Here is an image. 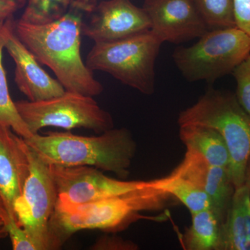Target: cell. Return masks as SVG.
Wrapping results in <instances>:
<instances>
[{"instance_id":"10","label":"cell","mask_w":250,"mask_h":250,"mask_svg":"<svg viewBox=\"0 0 250 250\" xmlns=\"http://www.w3.org/2000/svg\"><path fill=\"white\" fill-rule=\"evenodd\" d=\"M89 22L82 24V35L95 42L121 40L150 30L143 8L131 0H106L94 6Z\"/></svg>"},{"instance_id":"17","label":"cell","mask_w":250,"mask_h":250,"mask_svg":"<svg viewBox=\"0 0 250 250\" xmlns=\"http://www.w3.org/2000/svg\"><path fill=\"white\" fill-rule=\"evenodd\" d=\"M192 223L182 236L187 250H223V225L210 208L191 214Z\"/></svg>"},{"instance_id":"23","label":"cell","mask_w":250,"mask_h":250,"mask_svg":"<svg viewBox=\"0 0 250 250\" xmlns=\"http://www.w3.org/2000/svg\"><path fill=\"white\" fill-rule=\"evenodd\" d=\"M4 225L11 239L14 250H36L27 233L18 223V219L8 213Z\"/></svg>"},{"instance_id":"21","label":"cell","mask_w":250,"mask_h":250,"mask_svg":"<svg viewBox=\"0 0 250 250\" xmlns=\"http://www.w3.org/2000/svg\"><path fill=\"white\" fill-rule=\"evenodd\" d=\"M73 0H27L20 18L31 24H45L62 17L69 10Z\"/></svg>"},{"instance_id":"8","label":"cell","mask_w":250,"mask_h":250,"mask_svg":"<svg viewBox=\"0 0 250 250\" xmlns=\"http://www.w3.org/2000/svg\"><path fill=\"white\" fill-rule=\"evenodd\" d=\"M28 147L30 170L22 194L15 202V214L36 250H54L49 222L55 209L58 192L49 166Z\"/></svg>"},{"instance_id":"15","label":"cell","mask_w":250,"mask_h":250,"mask_svg":"<svg viewBox=\"0 0 250 250\" xmlns=\"http://www.w3.org/2000/svg\"><path fill=\"white\" fill-rule=\"evenodd\" d=\"M223 250H250V194L246 184L235 189L223 225Z\"/></svg>"},{"instance_id":"2","label":"cell","mask_w":250,"mask_h":250,"mask_svg":"<svg viewBox=\"0 0 250 250\" xmlns=\"http://www.w3.org/2000/svg\"><path fill=\"white\" fill-rule=\"evenodd\" d=\"M47 165L90 166L126 179L136 155V141L126 128L111 129L98 136L48 131L24 139Z\"/></svg>"},{"instance_id":"27","label":"cell","mask_w":250,"mask_h":250,"mask_svg":"<svg viewBox=\"0 0 250 250\" xmlns=\"http://www.w3.org/2000/svg\"><path fill=\"white\" fill-rule=\"evenodd\" d=\"M94 1L95 0H75L72 5L77 9H80L81 11L88 12V11H92L95 6Z\"/></svg>"},{"instance_id":"3","label":"cell","mask_w":250,"mask_h":250,"mask_svg":"<svg viewBox=\"0 0 250 250\" xmlns=\"http://www.w3.org/2000/svg\"><path fill=\"white\" fill-rule=\"evenodd\" d=\"M179 126L200 125L223 136L230 156L229 172L235 188L246 182L250 159V115L231 92L208 88L196 103L180 112Z\"/></svg>"},{"instance_id":"14","label":"cell","mask_w":250,"mask_h":250,"mask_svg":"<svg viewBox=\"0 0 250 250\" xmlns=\"http://www.w3.org/2000/svg\"><path fill=\"white\" fill-rule=\"evenodd\" d=\"M30 170L29 147L24 138L0 125V197L8 213L15 214V202L22 194Z\"/></svg>"},{"instance_id":"7","label":"cell","mask_w":250,"mask_h":250,"mask_svg":"<svg viewBox=\"0 0 250 250\" xmlns=\"http://www.w3.org/2000/svg\"><path fill=\"white\" fill-rule=\"evenodd\" d=\"M94 97L67 91L59 96L31 102H15L20 115L33 135L47 126L70 130L85 128L101 134L114 126L111 113L99 106Z\"/></svg>"},{"instance_id":"18","label":"cell","mask_w":250,"mask_h":250,"mask_svg":"<svg viewBox=\"0 0 250 250\" xmlns=\"http://www.w3.org/2000/svg\"><path fill=\"white\" fill-rule=\"evenodd\" d=\"M148 186L176 197L190 211V215L210 208L208 195L200 187L183 177L169 174L167 177L148 181Z\"/></svg>"},{"instance_id":"12","label":"cell","mask_w":250,"mask_h":250,"mask_svg":"<svg viewBox=\"0 0 250 250\" xmlns=\"http://www.w3.org/2000/svg\"><path fill=\"white\" fill-rule=\"evenodd\" d=\"M1 31L4 36V49L16 65L15 82L29 101L48 100L65 93L59 80L49 76L35 56L20 40L15 32L14 20L6 22Z\"/></svg>"},{"instance_id":"20","label":"cell","mask_w":250,"mask_h":250,"mask_svg":"<svg viewBox=\"0 0 250 250\" xmlns=\"http://www.w3.org/2000/svg\"><path fill=\"white\" fill-rule=\"evenodd\" d=\"M208 30L236 27L233 0H190Z\"/></svg>"},{"instance_id":"4","label":"cell","mask_w":250,"mask_h":250,"mask_svg":"<svg viewBox=\"0 0 250 250\" xmlns=\"http://www.w3.org/2000/svg\"><path fill=\"white\" fill-rule=\"evenodd\" d=\"M156 199L147 188L84 204L57 199L49 222L54 250L74 233L83 230L114 231L134 220L138 212L155 208Z\"/></svg>"},{"instance_id":"13","label":"cell","mask_w":250,"mask_h":250,"mask_svg":"<svg viewBox=\"0 0 250 250\" xmlns=\"http://www.w3.org/2000/svg\"><path fill=\"white\" fill-rule=\"evenodd\" d=\"M170 174L202 189L209 199L210 209L225 223L236 189L228 167L210 165L198 153L187 149L183 161Z\"/></svg>"},{"instance_id":"5","label":"cell","mask_w":250,"mask_h":250,"mask_svg":"<svg viewBox=\"0 0 250 250\" xmlns=\"http://www.w3.org/2000/svg\"><path fill=\"white\" fill-rule=\"evenodd\" d=\"M163 42L150 30L112 42H95L85 60L92 72L109 74L146 95L155 91V65Z\"/></svg>"},{"instance_id":"26","label":"cell","mask_w":250,"mask_h":250,"mask_svg":"<svg viewBox=\"0 0 250 250\" xmlns=\"http://www.w3.org/2000/svg\"><path fill=\"white\" fill-rule=\"evenodd\" d=\"M26 0H0V30L25 3Z\"/></svg>"},{"instance_id":"24","label":"cell","mask_w":250,"mask_h":250,"mask_svg":"<svg viewBox=\"0 0 250 250\" xmlns=\"http://www.w3.org/2000/svg\"><path fill=\"white\" fill-rule=\"evenodd\" d=\"M93 250H136L139 246L133 241L123 239L116 236L104 235L100 237L95 243L90 247Z\"/></svg>"},{"instance_id":"6","label":"cell","mask_w":250,"mask_h":250,"mask_svg":"<svg viewBox=\"0 0 250 250\" xmlns=\"http://www.w3.org/2000/svg\"><path fill=\"white\" fill-rule=\"evenodd\" d=\"M250 54V37L236 27L212 29L189 47H179L172 59L190 82L211 83L231 74Z\"/></svg>"},{"instance_id":"22","label":"cell","mask_w":250,"mask_h":250,"mask_svg":"<svg viewBox=\"0 0 250 250\" xmlns=\"http://www.w3.org/2000/svg\"><path fill=\"white\" fill-rule=\"evenodd\" d=\"M236 82L237 101L250 115V54L231 72Z\"/></svg>"},{"instance_id":"19","label":"cell","mask_w":250,"mask_h":250,"mask_svg":"<svg viewBox=\"0 0 250 250\" xmlns=\"http://www.w3.org/2000/svg\"><path fill=\"white\" fill-rule=\"evenodd\" d=\"M4 44V34L0 30V125L9 126L21 137L27 139L33 134L20 115L16 103L11 99L8 87L6 72L2 62Z\"/></svg>"},{"instance_id":"1","label":"cell","mask_w":250,"mask_h":250,"mask_svg":"<svg viewBox=\"0 0 250 250\" xmlns=\"http://www.w3.org/2000/svg\"><path fill=\"white\" fill-rule=\"evenodd\" d=\"M70 7L62 17L45 24L14 21L15 32L39 62L54 72L65 90L97 96L103 93V85L81 56L82 11Z\"/></svg>"},{"instance_id":"29","label":"cell","mask_w":250,"mask_h":250,"mask_svg":"<svg viewBox=\"0 0 250 250\" xmlns=\"http://www.w3.org/2000/svg\"><path fill=\"white\" fill-rule=\"evenodd\" d=\"M245 184L248 186V188H249L250 194V159L249 162H248V167H247L246 174V182Z\"/></svg>"},{"instance_id":"28","label":"cell","mask_w":250,"mask_h":250,"mask_svg":"<svg viewBox=\"0 0 250 250\" xmlns=\"http://www.w3.org/2000/svg\"><path fill=\"white\" fill-rule=\"evenodd\" d=\"M8 212L5 208L4 202L0 197V225H4V220Z\"/></svg>"},{"instance_id":"30","label":"cell","mask_w":250,"mask_h":250,"mask_svg":"<svg viewBox=\"0 0 250 250\" xmlns=\"http://www.w3.org/2000/svg\"><path fill=\"white\" fill-rule=\"evenodd\" d=\"M6 236H8V233L6 228L4 225H0V240L6 238Z\"/></svg>"},{"instance_id":"25","label":"cell","mask_w":250,"mask_h":250,"mask_svg":"<svg viewBox=\"0 0 250 250\" xmlns=\"http://www.w3.org/2000/svg\"><path fill=\"white\" fill-rule=\"evenodd\" d=\"M235 25L250 37V0H233Z\"/></svg>"},{"instance_id":"11","label":"cell","mask_w":250,"mask_h":250,"mask_svg":"<svg viewBox=\"0 0 250 250\" xmlns=\"http://www.w3.org/2000/svg\"><path fill=\"white\" fill-rule=\"evenodd\" d=\"M143 8L150 31L163 43H183L208 31L190 0H145Z\"/></svg>"},{"instance_id":"16","label":"cell","mask_w":250,"mask_h":250,"mask_svg":"<svg viewBox=\"0 0 250 250\" xmlns=\"http://www.w3.org/2000/svg\"><path fill=\"white\" fill-rule=\"evenodd\" d=\"M179 135L187 149L198 153L210 165L229 169L228 146L218 131L207 126L187 125L179 126Z\"/></svg>"},{"instance_id":"9","label":"cell","mask_w":250,"mask_h":250,"mask_svg":"<svg viewBox=\"0 0 250 250\" xmlns=\"http://www.w3.org/2000/svg\"><path fill=\"white\" fill-rule=\"evenodd\" d=\"M58 198L73 204H84L120 196L147 185L144 181H122L111 178L103 171L90 166L64 167L48 165Z\"/></svg>"}]
</instances>
